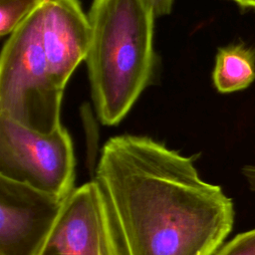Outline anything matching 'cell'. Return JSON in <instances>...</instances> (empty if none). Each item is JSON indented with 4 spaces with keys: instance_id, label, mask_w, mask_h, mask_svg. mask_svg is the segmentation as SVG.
I'll return each mask as SVG.
<instances>
[{
    "instance_id": "1",
    "label": "cell",
    "mask_w": 255,
    "mask_h": 255,
    "mask_svg": "<svg viewBox=\"0 0 255 255\" xmlns=\"http://www.w3.org/2000/svg\"><path fill=\"white\" fill-rule=\"evenodd\" d=\"M185 156L151 137L122 134L104 145L97 181L126 255H213L230 233L234 207Z\"/></svg>"
},
{
    "instance_id": "2",
    "label": "cell",
    "mask_w": 255,
    "mask_h": 255,
    "mask_svg": "<svg viewBox=\"0 0 255 255\" xmlns=\"http://www.w3.org/2000/svg\"><path fill=\"white\" fill-rule=\"evenodd\" d=\"M86 63L97 115L119 124L149 84L154 12L148 0H93Z\"/></svg>"
},
{
    "instance_id": "3",
    "label": "cell",
    "mask_w": 255,
    "mask_h": 255,
    "mask_svg": "<svg viewBox=\"0 0 255 255\" xmlns=\"http://www.w3.org/2000/svg\"><path fill=\"white\" fill-rule=\"evenodd\" d=\"M41 0L8 35L0 58V115L40 132L61 127L64 88L52 78L42 44Z\"/></svg>"
},
{
    "instance_id": "4",
    "label": "cell",
    "mask_w": 255,
    "mask_h": 255,
    "mask_svg": "<svg viewBox=\"0 0 255 255\" xmlns=\"http://www.w3.org/2000/svg\"><path fill=\"white\" fill-rule=\"evenodd\" d=\"M0 176L66 198L73 191V142L61 126L40 132L0 115Z\"/></svg>"
},
{
    "instance_id": "5",
    "label": "cell",
    "mask_w": 255,
    "mask_h": 255,
    "mask_svg": "<svg viewBox=\"0 0 255 255\" xmlns=\"http://www.w3.org/2000/svg\"><path fill=\"white\" fill-rule=\"evenodd\" d=\"M39 255H126L97 180L73 189Z\"/></svg>"
},
{
    "instance_id": "6",
    "label": "cell",
    "mask_w": 255,
    "mask_h": 255,
    "mask_svg": "<svg viewBox=\"0 0 255 255\" xmlns=\"http://www.w3.org/2000/svg\"><path fill=\"white\" fill-rule=\"evenodd\" d=\"M66 199L0 176V255H39Z\"/></svg>"
},
{
    "instance_id": "7",
    "label": "cell",
    "mask_w": 255,
    "mask_h": 255,
    "mask_svg": "<svg viewBox=\"0 0 255 255\" xmlns=\"http://www.w3.org/2000/svg\"><path fill=\"white\" fill-rule=\"evenodd\" d=\"M42 44L49 72L65 89L70 77L86 60L91 26L79 0H42Z\"/></svg>"
},
{
    "instance_id": "8",
    "label": "cell",
    "mask_w": 255,
    "mask_h": 255,
    "mask_svg": "<svg viewBox=\"0 0 255 255\" xmlns=\"http://www.w3.org/2000/svg\"><path fill=\"white\" fill-rule=\"evenodd\" d=\"M212 77L220 93L247 88L255 79V52L243 45L219 49Z\"/></svg>"
},
{
    "instance_id": "9",
    "label": "cell",
    "mask_w": 255,
    "mask_h": 255,
    "mask_svg": "<svg viewBox=\"0 0 255 255\" xmlns=\"http://www.w3.org/2000/svg\"><path fill=\"white\" fill-rule=\"evenodd\" d=\"M41 0H0V35H10Z\"/></svg>"
},
{
    "instance_id": "10",
    "label": "cell",
    "mask_w": 255,
    "mask_h": 255,
    "mask_svg": "<svg viewBox=\"0 0 255 255\" xmlns=\"http://www.w3.org/2000/svg\"><path fill=\"white\" fill-rule=\"evenodd\" d=\"M213 255H255V229L236 235Z\"/></svg>"
},
{
    "instance_id": "11",
    "label": "cell",
    "mask_w": 255,
    "mask_h": 255,
    "mask_svg": "<svg viewBox=\"0 0 255 255\" xmlns=\"http://www.w3.org/2000/svg\"><path fill=\"white\" fill-rule=\"evenodd\" d=\"M155 16H164L170 13L173 0H148Z\"/></svg>"
},
{
    "instance_id": "12",
    "label": "cell",
    "mask_w": 255,
    "mask_h": 255,
    "mask_svg": "<svg viewBox=\"0 0 255 255\" xmlns=\"http://www.w3.org/2000/svg\"><path fill=\"white\" fill-rule=\"evenodd\" d=\"M242 174L246 179L249 188L255 193V165H246L242 168Z\"/></svg>"
},
{
    "instance_id": "13",
    "label": "cell",
    "mask_w": 255,
    "mask_h": 255,
    "mask_svg": "<svg viewBox=\"0 0 255 255\" xmlns=\"http://www.w3.org/2000/svg\"><path fill=\"white\" fill-rule=\"evenodd\" d=\"M242 7H252L255 8V0H233Z\"/></svg>"
}]
</instances>
